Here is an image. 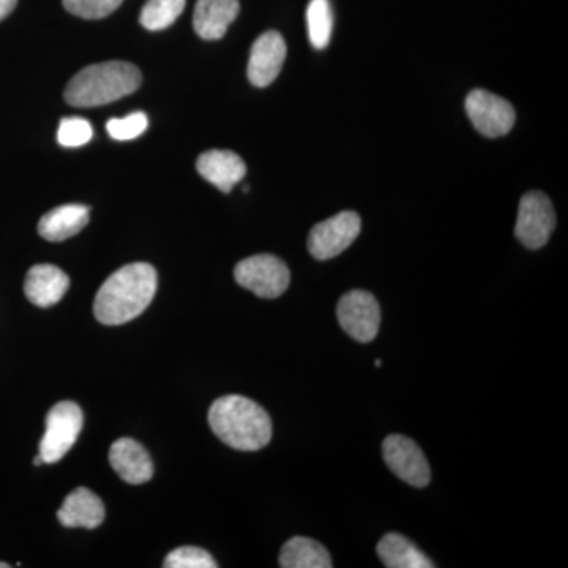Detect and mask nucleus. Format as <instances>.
Instances as JSON below:
<instances>
[{
    "mask_svg": "<svg viewBox=\"0 0 568 568\" xmlns=\"http://www.w3.org/2000/svg\"><path fill=\"white\" fill-rule=\"evenodd\" d=\"M0 568H10V564L0 562Z\"/></svg>",
    "mask_w": 568,
    "mask_h": 568,
    "instance_id": "obj_28",
    "label": "nucleus"
},
{
    "mask_svg": "<svg viewBox=\"0 0 568 568\" xmlns=\"http://www.w3.org/2000/svg\"><path fill=\"white\" fill-rule=\"evenodd\" d=\"M377 556L388 568H433L435 564L399 534H387L377 544Z\"/></svg>",
    "mask_w": 568,
    "mask_h": 568,
    "instance_id": "obj_18",
    "label": "nucleus"
},
{
    "mask_svg": "<svg viewBox=\"0 0 568 568\" xmlns=\"http://www.w3.org/2000/svg\"><path fill=\"white\" fill-rule=\"evenodd\" d=\"M33 465H36V466L43 465V458H41L40 455H39V457L33 459Z\"/></svg>",
    "mask_w": 568,
    "mask_h": 568,
    "instance_id": "obj_27",
    "label": "nucleus"
},
{
    "mask_svg": "<svg viewBox=\"0 0 568 568\" xmlns=\"http://www.w3.org/2000/svg\"><path fill=\"white\" fill-rule=\"evenodd\" d=\"M155 293V268L145 263L129 264L102 284L93 312L104 325L126 324L145 312Z\"/></svg>",
    "mask_w": 568,
    "mask_h": 568,
    "instance_id": "obj_1",
    "label": "nucleus"
},
{
    "mask_svg": "<svg viewBox=\"0 0 568 568\" xmlns=\"http://www.w3.org/2000/svg\"><path fill=\"white\" fill-rule=\"evenodd\" d=\"M186 0H148L140 22L148 31H163L173 26L185 9Z\"/></svg>",
    "mask_w": 568,
    "mask_h": 568,
    "instance_id": "obj_21",
    "label": "nucleus"
},
{
    "mask_svg": "<svg viewBox=\"0 0 568 568\" xmlns=\"http://www.w3.org/2000/svg\"><path fill=\"white\" fill-rule=\"evenodd\" d=\"M63 7L74 17L102 20L122 6L123 0H62Z\"/></svg>",
    "mask_w": 568,
    "mask_h": 568,
    "instance_id": "obj_24",
    "label": "nucleus"
},
{
    "mask_svg": "<svg viewBox=\"0 0 568 568\" xmlns=\"http://www.w3.org/2000/svg\"><path fill=\"white\" fill-rule=\"evenodd\" d=\"M149 119L144 112L136 111L122 119H111L106 123L108 133L115 141H132L148 130Z\"/></svg>",
    "mask_w": 568,
    "mask_h": 568,
    "instance_id": "obj_22",
    "label": "nucleus"
},
{
    "mask_svg": "<svg viewBox=\"0 0 568 568\" xmlns=\"http://www.w3.org/2000/svg\"><path fill=\"white\" fill-rule=\"evenodd\" d=\"M383 455L388 469L410 487L424 488L432 480V469L424 452L409 437L388 436L383 444Z\"/></svg>",
    "mask_w": 568,
    "mask_h": 568,
    "instance_id": "obj_10",
    "label": "nucleus"
},
{
    "mask_svg": "<svg viewBox=\"0 0 568 568\" xmlns=\"http://www.w3.org/2000/svg\"><path fill=\"white\" fill-rule=\"evenodd\" d=\"M375 365H376V366H381V361H379V358H377V361L375 362Z\"/></svg>",
    "mask_w": 568,
    "mask_h": 568,
    "instance_id": "obj_29",
    "label": "nucleus"
},
{
    "mask_svg": "<svg viewBox=\"0 0 568 568\" xmlns=\"http://www.w3.org/2000/svg\"><path fill=\"white\" fill-rule=\"evenodd\" d=\"M466 112L478 133L487 138L506 136L517 121V112L506 99L484 89L467 95Z\"/></svg>",
    "mask_w": 568,
    "mask_h": 568,
    "instance_id": "obj_9",
    "label": "nucleus"
},
{
    "mask_svg": "<svg viewBox=\"0 0 568 568\" xmlns=\"http://www.w3.org/2000/svg\"><path fill=\"white\" fill-rule=\"evenodd\" d=\"M280 567L283 568H331V555L320 541L306 537H293L284 544L280 552Z\"/></svg>",
    "mask_w": 568,
    "mask_h": 568,
    "instance_id": "obj_19",
    "label": "nucleus"
},
{
    "mask_svg": "<svg viewBox=\"0 0 568 568\" xmlns=\"http://www.w3.org/2000/svg\"><path fill=\"white\" fill-rule=\"evenodd\" d=\"M141 71L129 62H103L74 74L65 89L71 106L95 108L118 102L140 89Z\"/></svg>",
    "mask_w": 568,
    "mask_h": 568,
    "instance_id": "obj_3",
    "label": "nucleus"
},
{
    "mask_svg": "<svg viewBox=\"0 0 568 568\" xmlns=\"http://www.w3.org/2000/svg\"><path fill=\"white\" fill-rule=\"evenodd\" d=\"M306 26H308L310 43L316 50L328 47L334 31V13L328 0H310L306 9Z\"/></svg>",
    "mask_w": 568,
    "mask_h": 568,
    "instance_id": "obj_20",
    "label": "nucleus"
},
{
    "mask_svg": "<svg viewBox=\"0 0 568 568\" xmlns=\"http://www.w3.org/2000/svg\"><path fill=\"white\" fill-rule=\"evenodd\" d=\"M287 48L282 33H263L252 47L248 61V80L256 88H267L278 78L286 61Z\"/></svg>",
    "mask_w": 568,
    "mask_h": 568,
    "instance_id": "obj_11",
    "label": "nucleus"
},
{
    "mask_svg": "<svg viewBox=\"0 0 568 568\" xmlns=\"http://www.w3.org/2000/svg\"><path fill=\"white\" fill-rule=\"evenodd\" d=\"M93 136L92 123L82 118L62 119L58 130V141L63 148H81Z\"/></svg>",
    "mask_w": 568,
    "mask_h": 568,
    "instance_id": "obj_23",
    "label": "nucleus"
},
{
    "mask_svg": "<svg viewBox=\"0 0 568 568\" xmlns=\"http://www.w3.org/2000/svg\"><path fill=\"white\" fill-rule=\"evenodd\" d=\"M89 220H91V211L85 205H61L41 216L39 234L50 242H63L80 234L88 226Z\"/></svg>",
    "mask_w": 568,
    "mask_h": 568,
    "instance_id": "obj_17",
    "label": "nucleus"
},
{
    "mask_svg": "<svg viewBox=\"0 0 568 568\" xmlns=\"http://www.w3.org/2000/svg\"><path fill=\"white\" fill-rule=\"evenodd\" d=\"M166 568H215V559L203 548L181 547L175 548L164 559Z\"/></svg>",
    "mask_w": 568,
    "mask_h": 568,
    "instance_id": "obj_25",
    "label": "nucleus"
},
{
    "mask_svg": "<svg viewBox=\"0 0 568 568\" xmlns=\"http://www.w3.org/2000/svg\"><path fill=\"white\" fill-rule=\"evenodd\" d=\"M18 0H0V21L6 20L7 17L17 7Z\"/></svg>",
    "mask_w": 568,
    "mask_h": 568,
    "instance_id": "obj_26",
    "label": "nucleus"
},
{
    "mask_svg": "<svg viewBox=\"0 0 568 568\" xmlns=\"http://www.w3.org/2000/svg\"><path fill=\"white\" fill-rule=\"evenodd\" d=\"M69 287V275L52 264L33 265L24 282L26 297L40 308H50L61 302Z\"/></svg>",
    "mask_w": 568,
    "mask_h": 568,
    "instance_id": "obj_13",
    "label": "nucleus"
},
{
    "mask_svg": "<svg viewBox=\"0 0 568 568\" xmlns=\"http://www.w3.org/2000/svg\"><path fill=\"white\" fill-rule=\"evenodd\" d=\"M556 226V212L547 194L529 192L519 201L515 235L523 245L538 250L547 245Z\"/></svg>",
    "mask_w": 568,
    "mask_h": 568,
    "instance_id": "obj_7",
    "label": "nucleus"
},
{
    "mask_svg": "<svg viewBox=\"0 0 568 568\" xmlns=\"http://www.w3.org/2000/svg\"><path fill=\"white\" fill-rule=\"evenodd\" d=\"M104 504L91 489L80 487L71 491L59 508L58 519L65 528L95 529L104 521Z\"/></svg>",
    "mask_w": 568,
    "mask_h": 568,
    "instance_id": "obj_15",
    "label": "nucleus"
},
{
    "mask_svg": "<svg viewBox=\"0 0 568 568\" xmlns=\"http://www.w3.org/2000/svg\"><path fill=\"white\" fill-rule=\"evenodd\" d=\"M361 231L362 220L358 213H336L310 231L308 252L315 260H334L353 245Z\"/></svg>",
    "mask_w": 568,
    "mask_h": 568,
    "instance_id": "obj_6",
    "label": "nucleus"
},
{
    "mask_svg": "<svg viewBox=\"0 0 568 568\" xmlns=\"http://www.w3.org/2000/svg\"><path fill=\"white\" fill-rule=\"evenodd\" d=\"M241 11L239 0H197L193 28L204 40L223 39Z\"/></svg>",
    "mask_w": 568,
    "mask_h": 568,
    "instance_id": "obj_16",
    "label": "nucleus"
},
{
    "mask_svg": "<svg viewBox=\"0 0 568 568\" xmlns=\"http://www.w3.org/2000/svg\"><path fill=\"white\" fill-rule=\"evenodd\" d=\"M234 278L257 297L276 298L290 287L291 272L274 254H256L235 265Z\"/></svg>",
    "mask_w": 568,
    "mask_h": 568,
    "instance_id": "obj_5",
    "label": "nucleus"
},
{
    "mask_svg": "<svg viewBox=\"0 0 568 568\" xmlns=\"http://www.w3.org/2000/svg\"><path fill=\"white\" fill-rule=\"evenodd\" d=\"M339 325L355 342L369 343L376 338L381 325V306L375 295L355 290L343 295L336 308Z\"/></svg>",
    "mask_w": 568,
    "mask_h": 568,
    "instance_id": "obj_8",
    "label": "nucleus"
},
{
    "mask_svg": "<svg viewBox=\"0 0 568 568\" xmlns=\"http://www.w3.org/2000/svg\"><path fill=\"white\" fill-rule=\"evenodd\" d=\"M112 469L130 485L148 484L153 477V463L140 443L130 437L115 440L110 450Z\"/></svg>",
    "mask_w": 568,
    "mask_h": 568,
    "instance_id": "obj_12",
    "label": "nucleus"
},
{
    "mask_svg": "<svg viewBox=\"0 0 568 568\" xmlns=\"http://www.w3.org/2000/svg\"><path fill=\"white\" fill-rule=\"evenodd\" d=\"M197 173L223 193H230L239 182L244 181L246 164L231 151H207L196 162Z\"/></svg>",
    "mask_w": 568,
    "mask_h": 568,
    "instance_id": "obj_14",
    "label": "nucleus"
},
{
    "mask_svg": "<svg viewBox=\"0 0 568 568\" xmlns=\"http://www.w3.org/2000/svg\"><path fill=\"white\" fill-rule=\"evenodd\" d=\"M82 424H84V417L77 403L61 402L52 406L48 413L47 429L40 443L39 455L43 458V463L52 465L61 462L77 444Z\"/></svg>",
    "mask_w": 568,
    "mask_h": 568,
    "instance_id": "obj_4",
    "label": "nucleus"
},
{
    "mask_svg": "<svg viewBox=\"0 0 568 568\" xmlns=\"http://www.w3.org/2000/svg\"><path fill=\"white\" fill-rule=\"evenodd\" d=\"M209 425L222 443L235 450L256 452L271 443L272 420L264 407L241 395L216 399Z\"/></svg>",
    "mask_w": 568,
    "mask_h": 568,
    "instance_id": "obj_2",
    "label": "nucleus"
}]
</instances>
